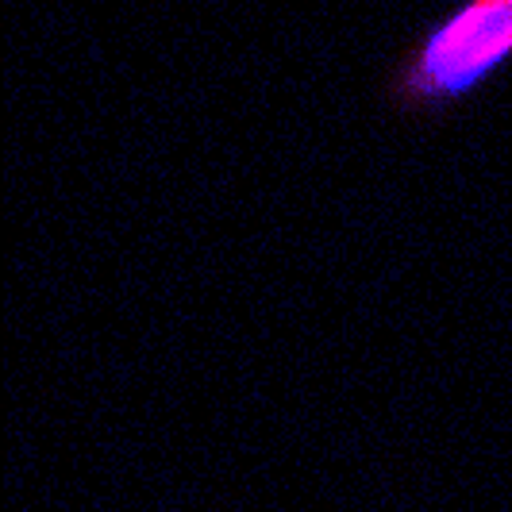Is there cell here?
Segmentation results:
<instances>
[{
	"label": "cell",
	"instance_id": "obj_1",
	"mask_svg": "<svg viewBox=\"0 0 512 512\" xmlns=\"http://www.w3.org/2000/svg\"><path fill=\"white\" fill-rule=\"evenodd\" d=\"M512 58V0H462L389 74L385 93L409 116L443 112Z\"/></svg>",
	"mask_w": 512,
	"mask_h": 512
}]
</instances>
